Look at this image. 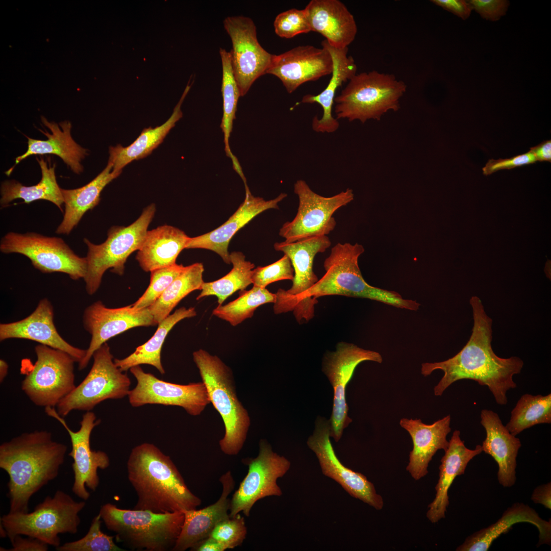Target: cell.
<instances>
[{"label":"cell","instance_id":"f6af8a7d","mask_svg":"<svg viewBox=\"0 0 551 551\" xmlns=\"http://www.w3.org/2000/svg\"><path fill=\"white\" fill-rule=\"evenodd\" d=\"M247 528L244 518L240 513L218 522L209 537L233 549L242 544L246 538Z\"/></svg>","mask_w":551,"mask_h":551},{"label":"cell","instance_id":"c3c4849f","mask_svg":"<svg viewBox=\"0 0 551 551\" xmlns=\"http://www.w3.org/2000/svg\"><path fill=\"white\" fill-rule=\"evenodd\" d=\"M472 9L487 20L497 21L505 15L510 3L507 0H470Z\"/></svg>","mask_w":551,"mask_h":551},{"label":"cell","instance_id":"7a4b0ae2","mask_svg":"<svg viewBox=\"0 0 551 551\" xmlns=\"http://www.w3.org/2000/svg\"><path fill=\"white\" fill-rule=\"evenodd\" d=\"M67 450L45 430L23 433L1 444L0 468L9 476V513L29 512L32 496L57 477Z\"/></svg>","mask_w":551,"mask_h":551},{"label":"cell","instance_id":"f5cc1de1","mask_svg":"<svg viewBox=\"0 0 551 551\" xmlns=\"http://www.w3.org/2000/svg\"><path fill=\"white\" fill-rule=\"evenodd\" d=\"M531 500L535 504L542 505L545 508L551 509V483L540 485L535 488Z\"/></svg>","mask_w":551,"mask_h":551},{"label":"cell","instance_id":"db71d44e","mask_svg":"<svg viewBox=\"0 0 551 551\" xmlns=\"http://www.w3.org/2000/svg\"><path fill=\"white\" fill-rule=\"evenodd\" d=\"M535 156L536 161L551 162V140L544 141L536 146L530 148Z\"/></svg>","mask_w":551,"mask_h":551},{"label":"cell","instance_id":"e575fe53","mask_svg":"<svg viewBox=\"0 0 551 551\" xmlns=\"http://www.w3.org/2000/svg\"><path fill=\"white\" fill-rule=\"evenodd\" d=\"M190 87L188 85L187 86L171 116L164 123L155 128L144 129L138 137L128 146L123 147L120 144L110 146L108 162L112 164L113 170L121 171L123 167L132 161L146 157L163 142L183 116L181 106Z\"/></svg>","mask_w":551,"mask_h":551},{"label":"cell","instance_id":"816d5d0a","mask_svg":"<svg viewBox=\"0 0 551 551\" xmlns=\"http://www.w3.org/2000/svg\"><path fill=\"white\" fill-rule=\"evenodd\" d=\"M431 2L464 20L469 17L472 10L468 1L464 0H432Z\"/></svg>","mask_w":551,"mask_h":551},{"label":"cell","instance_id":"2e32d148","mask_svg":"<svg viewBox=\"0 0 551 551\" xmlns=\"http://www.w3.org/2000/svg\"><path fill=\"white\" fill-rule=\"evenodd\" d=\"M370 361L381 363L378 352L367 350L353 344L340 342L333 352L324 357L322 371L334 390L332 412L329 419L330 436L335 442L341 439L344 429L352 422L348 416V407L345 399V389L356 367L361 362Z\"/></svg>","mask_w":551,"mask_h":551},{"label":"cell","instance_id":"44dd1931","mask_svg":"<svg viewBox=\"0 0 551 551\" xmlns=\"http://www.w3.org/2000/svg\"><path fill=\"white\" fill-rule=\"evenodd\" d=\"M83 324L91 337L85 357L78 363L80 370L87 366L95 351L111 338L132 328L157 324L147 308L137 310L131 305L110 308L101 300L86 308Z\"/></svg>","mask_w":551,"mask_h":551},{"label":"cell","instance_id":"7bdbcfd3","mask_svg":"<svg viewBox=\"0 0 551 551\" xmlns=\"http://www.w3.org/2000/svg\"><path fill=\"white\" fill-rule=\"evenodd\" d=\"M102 520L99 514L91 521L87 534L82 538L66 542L56 548L58 551H124L114 542L115 537L101 530Z\"/></svg>","mask_w":551,"mask_h":551},{"label":"cell","instance_id":"cb8c5ba5","mask_svg":"<svg viewBox=\"0 0 551 551\" xmlns=\"http://www.w3.org/2000/svg\"><path fill=\"white\" fill-rule=\"evenodd\" d=\"M245 197L236 212L222 225L203 235L190 237L186 248H203L217 253L227 264L231 263L228 246L232 237L242 227L260 213L270 209H279L278 204L287 197L282 193L277 197L265 200L253 195L245 185Z\"/></svg>","mask_w":551,"mask_h":551},{"label":"cell","instance_id":"ab89813d","mask_svg":"<svg viewBox=\"0 0 551 551\" xmlns=\"http://www.w3.org/2000/svg\"><path fill=\"white\" fill-rule=\"evenodd\" d=\"M219 54L222 64L221 93L223 99V116L220 127L224 134L226 155L232 159L234 169L239 173L242 169L237 158L231 151L229 138L233 129V120L236 118L238 101L241 95L234 76L230 52L220 48Z\"/></svg>","mask_w":551,"mask_h":551},{"label":"cell","instance_id":"4dcf8cb0","mask_svg":"<svg viewBox=\"0 0 551 551\" xmlns=\"http://www.w3.org/2000/svg\"><path fill=\"white\" fill-rule=\"evenodd\" d=\"M444 452L439 468V478L435 487V497L429 505L427 513V518L432 523L445 518L449 505L448 492L453 481L457 476L464 473L469 461L483 450L481 445H477L474 449L466 447L464 441L461 439L460 431L456 430Z\"/></svg>","mask_w":551,"mask_h":551},{"label":"cell","instance_id":"8992f818","mask_svg":"<svg viewBox=\"0 0 551 551\" xmlns=\"http://www.w3.org/2000/svg\"><path fill=\"white\" fill-rule=\"evenodd\" d=\"M193 359L210 403L224 423L225 432L219 442L220 448L226 455H237L245 443L251 421L237 397L232 372L219 357L203 349L193 353Z\"/></svg>","mask_w":551,"mask_h":551},{"label":"cell","instance_id":"f1b7e54d","mask_svg":"<svg viewBox=\"0 0 551 551\" xmlns=\"http://www.w3.org/2000/svg\"><path fill=\"white\" fill-rule=\"evenodd\" d=\"M330 53L333 62L331 78L325 89L317 95L306 94L300 103H317L323 110L320 118L314 116L312 120L313 130L318 133H331L339 128V123L332 115L333 107L336 90L343 83L349 81L356 74L357 67L353 58L347 55L348 47L337 48L331 45L325 39L321 42Z\"/></svg>","mask_w":551,"mask_h":551},{"label":"cell","instance_id":"d590c367","mask_svg":"<svg viewBox=\"0 0 551 551\" xmlns=\"http://www.w3.org/2000/svg\"><path fill=\"white\" fill-rule=\"evenodd\" d=\"M41 171L40 181L35 185L24 186L14 180H6L1 186L0 204L2 207H7L16 199H22L23 203L29 204L40 199L49 201L55 205L61 212L64 204L61 188L58 184L55 164L51 165L43 158H37Z\"/></svg>","mask_w":551,"mask_h":551},{"label":"cell","instance_id":"9f6ffc18","mask_svg":"<svg viewBox=\"0 0 551 551\" xmlns=\"http://www.w3.org/2000/svg\"><path fill=\"white\" fill-rule=\"evenodd\" d=\"M8 370V364L3 359L0 360V382L2 383L6 377Z\"/></svg>","mask_w":551,"mask_h":551},{"label":"cell","instance_id":"5bb4252c","mask_svg":"<svg viewBox=\"0 0 551 551\" xmlns=\"http://www.w3.org/2000/svg\"><path fill=\"white\" fill-rule=\"evenodd\" d=\"M294 192L298 198L297 213L292 220L284 223L279 231L284 241L289 243L330 233L336 225L334 213L354 198L350 188L332 196H323L301 179L294 183Z\"/></svg>","mask_w":551,"mask_h":551},{"label":"cell","instance_id":"8d00e7d4","mask_svg":"<svg viewBox=\"0 0 551 551\" xmlns=\"http://www.w3.org/2000/svg\"><path fill=\"white\" fill-rule=\"evenodd\" d=\"M196 312L194 307H181L160 322L154 335L147 342L137 347L128 357L114 359L115 365L123 371H127L133 367L147 364L155 367L163 374L165 373L161 359V353L164 342L168 333L179 321L185 318L194 317Z\"/></svg>","mask_w":551,"mask_h":551},{"label":"cell","instance_id":"d4e9b609","mask_svg":"<svg viewBox=\"0 0 551 551\" xmlns=\"http://www.w3.org/2000/svg\"><path fill=\"white\" fill-rule=\"evenodd\" d=\"M219 480L222 486V491L215 503L201 509L183 512V524L172 551L191 549L208 537L218 522L230 517L231 499L229 496L234 488L235 481L230 471L222 474Z\"/></svg>","mask_w":551,"mask_h":551},{"label":"cell","instance_id":"8fae6325","mask_svg":"<svg viewBox=\"0 0 551 551\" xmlns=\"http://www.w3.org/2000/svg\"><path fill=\"white\" fill-rule=\"evenodd\" d=\"M331 245V241L327 235L274 244L275 250L288 257L294 269L291 288L287 290L279 289L276 293L275 314L292 311L299 323L307 322L314 317L309 312L306 302L307 292L318 280L313 271V262L318 253H324Z\"/></svg>","mask_w":551,"mask_h":551},{"label":"cell","instance_id":"ffe728a7","mask_svg":"<svg viewBox=\"0 0 551 551\" xmlns=\"http://www.w3.org/2000/svg\"><path fill=\"white\" fill-rule=\"evenodd\" d=\"M330 437L329 420L318 416L307 443L315 454L322 473L337 482L350 496L377 510L382 509L383 499L373 483L363 474L343 465L336 455Z\"/></svg>","mask_w":551,"mask_h":551},{"label":"cell","instance_id":"1f68e13d","mask_svg":"<svg viewBox=\"0 0 551 551\" xmlns=\"http://www.w3.org/2000/svg\"><path fill=\"white\" fill-rule=\"evenodd\" d=\"M42 123L50 131H43L47 139L37 140L27 137L28 149L22 155L18 156L15 164L6 173H11L14 167L21 161L33 155L53 154L59 156L75 173L79 174L83 171L82 160L88 155V149L82 147L72 138L71 129L72 126L69 121H64L57 123L49 122L45 117H41Z\"/></svg>","mask_w":551,"mask_h":551},{"label":"cell","instance_id":"f35d334b","mask_svg":"<svg viewBox=\"0 0 551 551\" xmlns=\"http://www.w3.org/2000/svg\"><path fill=\"white\" fill-rule=\"evenodd\" d=\"M231 270L221 278L212 282H204L201 292L197 296L199 300L205 296L214 295L221 305L230 296L238 290H243L252 284V277L255 265L246 260L244 255L239 252L230 254Z\"/></svg>","mask_w":551,"mask_h":551},{"label":"cell","instance_id":"ac0fdd59","mask_svg":"<svg viewBox=\"0 0 551 551\" xmlns=\"http://www.w3.org/2000/svg\"><path fill=\"white\" fill-rule=\"evenodd\" d=\"M223 23L231 40V64L241 96H243L256 80L266 74L273 55L259 43L256 26L251 18L242 15L228 16Z\"/></svg>","mask_w":551,"mask_h":551},{"label":"cell","instance_id":"ba28073f","mask_svg":"<svg viewBox=\"0 0 551 551\" xmlns=\"http://www.w3.org/2000/svg\"><path fill=\"white\" fill-rule=\"evenodd\" d=\"M406 84L392 74L375 70L356 74L334 100L336 119L379 120L389 111H397Z\"/></svg>","mask_w":551,"mask_h":551},{"label":"cell","instance_id":"681fc988","mask_svg":"<svg viewBox=\"0 0 551 551\" xmlns=\"http://www.w3.org/2000/svg\"><path fill=\"white\" fill-rule=\"evenodd\" d=\"M536 162L534 155L529 151L526 153L510 158H500L496 160L491 159L488 160L482 170L483 174L488 176L500 170L510 169Z\"/></svg>","mask_w":551,"mask_h":551},{"label":"cell","instance_id":"30bf717a","mask_svg":"<svg viewBox=\"0 0 551 551\" xmlns=\"http://www.w3.org/2000/svg\"><path fill=\"white\" fill-rule=\"evenodd\" d=\"M92 357L93 363L87 376L56 407L63 417L74 410L90 411L107 399L122 398L131 390L130 378L115 365L107 343Z\"/></svg>","mask_w":551,"mask_h":551},{"label":"cell","instance_id":"f907efd6","mask_svg":"<svg viewBox=\"0 0 551 551\" xmlns=\"http://www.w3.org/2000/svg\"><path fill=\"white\" fill-rule=\"evenodd\" d=\"M22 535L16 536L10 541L12 547L6 549L3 547L0 548L1 551H46L48 548V545L46 543L35 538L27 536L24 538Z\"/></svg>","mask_w":551,"mask_h":551},{"label":"cell","instance_id":"3957f363","mask_svg":"<svg viewBox=\"0 0 551 551\" xmlns=\"http://www.w3.org/2000/svg\"><path fill=\"white\" fill-rule=\"evenodd\" d=\"M127 472L137 496L134 509L167 514L195 509L202 503L170 457L154 444L144 442L132 449Z\"/></svg>","mask_w":551,"mask_h":551},{"label":"cell","instance_id":"d6986e66","mask_svg":"<svg viewBox=\"0 0 551 551\" xmlns=\"http://www.w3.org/2000/svg\"><path fill=\"white\" fill-rule=\"evenodd\" d=\"M137 384L128 395L133 407L147 404L178 406L190 415H200L210 400L202 382L181 385L164 381L144 371L140 365L130 369Z\"/></svg>","mask_w":551,"mask_h":551},{"label":"cell","instance_id":"52a82bcc","mask_svg":"<svg viewBox=\"0 0 551 551\" xmlns=\"http://www.w3.org/2000/svg\"><path fill=\"white\" fill-rule=\"evenodd\" d=\"M84 501L76 502L68 494L58 490L47 496L31 512L3 515L1 524L11 541L17 535L37 538L55 548L61 545L59 534L78 532L81 523L80 512Z\"/></svg>","mask_w":551,"mask_h":551},{"label":"cell","instance_id":"d6a6232c","mask_svg":"<svg viewBox=\"0 0 551 551\" xmlns=\"http://www.w3.org/2000/svg\"><path fill=\"white\" fill-rule=\"evenodd\" d=\"M189 239L184 231L176 227H158L147 231L136 259L146 272L174 265Z\"/></svg>","mask_w":551,"mask_h":551},{"label":"cell","instance_id":"f546056e","mask_svg":"<svg viewBox=\"0 0 551 551\" xmlns=\"http://www.w3.org/2000/svg\"><path fill=\"white\" fill-rule=\"evenodd\" d=\"M519 522H528L537 528L539 531L537 546L550 544L551 521L543 519L529 506L516 503L507 508L496 522L467 537L456 550L487 551L496 539Z\"/></svg>","mask_w":551,"mask_h":551},{"label":"cell","instance_id":"b9f144b4","mask_svg":"<svg viewBox=\"0 0 551 551\" xmlns=\"http://www.w3.org/2000/svg\"><path fill=\"white\" fill-rule=\"evenodd\" d=\"M276 294L266 288L253 286L249 290L239 292L236 299L224 305H218L212 311V315L228 322L235 327L251 318L255 310L262 305L274 303Z\"/></svg>","mask_w":551,"mask_h":551},{"label":"cell","instance_id":"277c9868","mask_svg":"<svg viewBox=\"0 0 551 551\" xmlns=\"http://www.w3.org/2000/svg\"><path fill=\"white\" fill-rule=\"evenodd\" d=\"M364 248L358 243H338L325 259L324 274L308 290L306 302L309 312L314 316L317 298L338 295L367 298L396 308L417 311L420 304L404 299L397 292L375 287L364 279L358 265V259Z\"/></svg>","mask_w":551,"mask_h":551},{"label":"cell","instance_id":"11a10c76","mask_svg":"<svg viewBox=\"0 0 551 551\" xmlns=\"http://www.w3.org/2000/svg\"><path fill=\"white\" fill-rule=\"evenodd\" d=\"M228 549V547L223 544L208 537L192 548L191 550L224 551Z\"/></svg>","mask_w":551,"mask_h":551},{"label":"cell","instance_id":"6da1fadb","mask_svg":"<svg viewBox=\"0 0 551 551\" xmlns=\"http://www.w3.org/2000/svg\"><path fill=\"white\" fill-rule=\"evenodd\" d=\"M473 318L471 335L462 349L454 357L441 362L424 363L421 373L424 377L440 369L444 375L434 388L436 396H441L453 383L470 379L486 386L499 405H506L507 391L517 387L513 380L523 366L519 357L503 358L494 352L492 320L486 314L481 299L472 296L469 300Z\"/></svg>","mask_w":551,"mask_h":551},{"label":"cell","instance_id":"5b68a950","mask_svg":"<svg viewBox=\"0 0 551 551\" xmlns=\"http://www.w3.org/2000/svg\"><path fill=\"white\" fill-rule=\"evenodd\" d=\"M98 514L116 541L133 550H172L184 520L183 512L159 514L111 503L103 505Z\"/></svg>","mask_w":551,"mask_h":551},{"label":"cell","instance_id":"74e56055","mask_svg":"<svg viewBox=\"0 0 551 551\" xmlns=\"http://www.w3.org/2000/svg\"><path fill=\"white\" fill-rule=\"evenodd\" d=\"M204 265L195 263L184 270L170 284L160 297L147 308L157 324L170 315L174 307L191 292L201 290L204 283Z\"/></svg>","mask_w":551,"mask_h":551},{"label":"cell","instance_id":"836d02e7","mask_svg":"<svg viewBox=\"0 0 551 551\" xmlns=\"http://www.w3.org/2000/svg\"><path fill=\"white\" fill-rule=\"evenodd\" d=\"M121 172L113 170L112 164L108 162L105 168L86 185L73 189L61 188L65 209L63 219L56 233L69 234L85 213L98 204L104 188Z\"/></svg>","mask_w":551,"mask_h":551},{"label":"cell","instance_id":"bcb514c9","mask_svg":"<svg viewBox=\"0 0 551 551\" xmlns=\"http://www.w3.org/2000/svg\"><path fill=\"white\" fill-rule=\"evenodd\" d=\"M273 27L278 36L286 39L311 31L304 9H291L279 14L275 18Z\"/></svg>","mask_w":551,"mask_h":551},{"label":"cell","instance_id":"7dc6e473","mask_svg":"<svg viewBox=\"0 0 551 551\" xmlns=\"http://www.w3.org/2000/svg\"><path fill=\"white\" fill-rule=\"evenodd\" d=\"M293 278L294 269L290 260L284 255L271 264L254 269L252 280L254 286L266 288L272 283L284 280L292 281Z\"/></svg>","mask_w":551,"mask_h":551},{"label":"cell","instance_id":"603a6c76","mask_svg":"<svg viewBox=\"0 0 551 551\" xmlns=\"http://www.w3.org/2000/svg\"><path fill=\"white\" fill-rule=\"evenodd\" d=\"M54 308L47 298L41 299L35 310L27 317L15 322L0 324V341L22 339L64 351L77 362L85 357L86 349L73 346L59 334L54 322Z\"/></svg>","mask_w":551,"mask_h":551},{"label":"cell","instance_id":"484cf974","mask_svg":"<svg viewBox=\"0 0 551 551\" xmlns=\"http://www.w3.org/2000/svg\"><path fill=\"white\" fill-rule=\"evenodd\" d=\"M450 415L431 424L420 419L402 418L400 425L410 435L413 449L409 454L406 470L415 480H419L428 472L429 462L439 449L446 450L449 441L446 437L451 431Z\"/></svg>","mask_w":551,"mask_h":551},{"label":"cell","instance_id":"4316f807","mask_svg":"<svg viewBox=\"0 0 551 551\" xmlns=\"http://www.w3.org/2000/svg\"><path fill=\"white\" fill-rule=\"evenodd\" d=\"M311 31L320 33L332 46L344 48L352 43L357 27L352 14L339 0H312L304 9Z\"/></svg>","mask_w":551,"mask_h":551},{"label":"cell","instance_id":"ee69618b","mask_svg":"<svg viewBox=\"0 0 551 551\" xmlns=\"http://www.w3.org/2000/svg\"><path fill=\"white\" fill-rule=\"evenodd\" d=\"M185 268L182 264H175L151 271L149 284L142 296L132 305L133 308L143 309L153 304Z\"/></svg>","mask_w":551,"mask_h":551},{"label":"cell","instance_id":"7402d4cb","mask_svg":"<svg viewBox=\"0 0 551 551\" xmlns=\"http://www.w3.org/2000/svg\"><path fill=\"white\" fill-rule=\"evenodd\" d=\"M333 69L332 58L327 48L307 45L273 55L266 74L278 78L291 93L306 82L331 74Z\"/></svg>","mask_w":551,"mask_h":551},{"label":"cell","instance_id":"9c48e42d","mask_svg":"<svg viewBox=\"0 0 551 551\" xmlns=\"http://www.w3.org/2000/svg\"><path fill=\"white\" fill-rule=\"evenodd\" d=\"M155 212V205L152 204L130 225L111 227L107 239L101 244H95L84 239L88 252L87 272L83 279L88 294L91 295L97 291L108 269L119 276L123 274L128 258L141 247Z\"/></svg>","mask_w":551,"mask_h":551},{"label":"cell","instance_id":"83f0119b","mask_svg":"<svg viewBox=\"0 0 551 551\" xmlns=\"http://www.w3.org/2000/svg\"><path fill=\"white\" fill-rule=\"evenodd\" d=\"M481 423L486 433L482 450L497 463L499 483L504 487H511L516 480V458L521 442L503 425L498 415L491 410L481 411Z\"/></svg>","mask_w":551,"mask_h":551},{"label":"cell","instance_id":"7c38bea8","mask_svg":"<svg viewBox=\"0 0 551 551\" xmlns=\"http://www.w3.org/2000/svg\"><path fill=\"white\" fill-rule=\"evenodd\" d=\"M37 360L21 382L22 390L39 407H56L76 387L75 359L61 350L39 344Z\"/></svg>","mask_w":551,"mask_h":551},{"label":"cell","instance_id":"9a60e30c","mask_svg":"<svg viewBox=\"0 0 551 551\" xmlns=\"http://www.w3.org/2000/svg\"><path fill=\"white\" fill-rule=\"evenodd\" d=\"M248 467L246 475L240 483L231 499L230 517L242 512L249 517L250 512L259 500L270 496H281L282 491L277 480L290 468V462L274 452L265 439L259 442V452L256 458L243 459Z\"/></svg>","mask_w":551,"mask_h":551},{"label":"cell","instance_id":"4fadbf2b","mask_svg":"<svg viewBox=\"0 0 551 551\" xmlns=\"http://www.w3.org/2000/svg\"><path fill=\"white\" fill-rule=\"evenodd\" d=\"M0 250L5 254L25 256L36 269L44 273L62 272L78 280L84 279L87 272L86 258L75 254L61 238L35 232H10L2 238Z\"/></svg>","mask_w":551,"mask_h":551},{"label":"cell","instance_id":"e0dca14e","mask_svg":"<svg viewBox=\"0 0 551 551\" xmlns=\"http://www.w3.org/2000/svg\"><path fill=\"white\" fill-rule=\"evenodd\" d=\"M46 414L58 421L68 432L71 450L68 455L72 458V468L74 474L72 492L84 500L90 497L86 486L94 491L99 484L98 469H105L110 466L108 455L102 450H93L90 447V436L93 429L101 422L92 411L83 415L80 428L72 431L64 417L60 416L55 407L45 408Z\"/></svg>","mask_w":551,"mask_h":551},{"label":"cell","instance_id":"60d3db41","mask_svg":"<svg viewBox=\"0 0 551 551\" xmlns=\"http://www.w3.org/2000/svg\"><path fill=\"white\" fill-rule=\"evenodd\" d=\"M551 423V394L522 395L511 411L509 421L505 425L511 434L516 436L536 424Z\"/></svg>","mask_w":551,"mask_h":551}]
</instances>
